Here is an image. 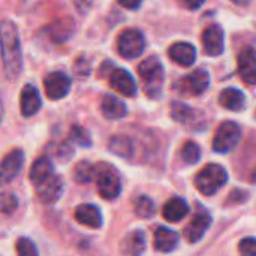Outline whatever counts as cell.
I'll return each mask as SVG.
<instances>
[{
	"label": "cell",
	"mask_w": 256,
	"mask_h": 256,
	"mask_svg": "<svg viewBox=\"0 0 256 256\" xmlns=\"http://www.w3.org/2000/svg\"><path fill=\"white\" fill-rule=\"evenodd\" d=\"M22 162H24V153L21 150L9 152L2 160V182L8 183L12 178H15L22 168Z\"/></svg>",
	"instance_id": "9a60e30c"
},
{
	"label": "cell",
	"mask_w": 256,
	"mask_h": 256,
	"mask_svg": "<svg viewBox=\"0 0 256 256\" xmlns=\"http://www.w3.org/2000/svg\"><path fill=\"white\" fill-rule=\"evenodd\" d=\"M210 226H212V216L206 210L198 212L192 218V220L186 225L183 236H184L188 243L194 244V243H198L204 237V234L208 231Z\"/></svg>",
	"instance_id": "9c48e42d"
},
{
	"label": "cell",
	"mask_w": 256,
	"mask_h": 256,
	"mask_svg": "<svg viewBox=\"0 0 256 256\" xmlns=\"http://www.w3.org/2000/svg\"><path fill=\"white\" fill-rule=\"evenodd\" d=\"M100 111L102 116L108 120H120L126 116L128 110L126 105L116 96L105 94L100 102Z\"/></svg>",
	"instance_id": "ffe728a7"
},
{
	"label": "cell",
	"mask_w": 256,
	"mask_h": 256,
	"mask_svg": "<svg viewBox=\"0 0 256 256\" xmlns=\"http://www.w3.org/2000/svg\"><path fill=\"white\" fill-rule=\"evenodd\" d=\"M202 46L208 56H220L225 48L224 28L218 24L208 26L202 33Z\"/></svg>",
	"instance_id": "30bf717a"
},
{
	"label": "cell",
	"mask_w": 256,
	"mask_h": 256,
	"mask_svg": "<svg viewBox=\"0 0 256 256\" xmlns=\"http://www.w3.org/2000/svg\"><path fill=\"white\" fill-rule=\"evenodd\" d=\"M120 250L124 255H141L146 250V234L141 230L130 231L120 243Z\"/></svg>",
	"instance_id": "ac0fdd59"
},
{
	"label": "cell",
	"mask_w": 256,
	"mask_h": 256,
	"mask_svg": "<svg viewBox=\"0 0 256 256\" xmlns=\"http://www.w3.org/2000/svg\"><path fill=\"white\" fill-rule=\"evenodd\" d=\"M184 2H186L188 8H190V9H198V8H201V4H204L206 0H184Z\"/></svg>",
	"instance_id": "e575fe53"
},
{
	"label": "cell",
	"mask_w": 256,
	"mask_h": 256,
	"mask_svg": "<svg viewBox=\"0 0 256 256\" xmlns=\"http://www.w3.org/2000/svg\"><path fill=\"white\" fill-rule=\"evenodd\" d=\"M238 250L242 255L256 256V238H252V237L243 238L238 244Z\"/></svg>",
	"instance_id": "d6a6232c"
},
{
	"label": "cell",
	"mask_w": 256,
	"mask_h": 256,
	"mask_svg": "<svg viewBox=\"0 0 256 256\" xmlns=\"http://www.w3.org/2000/svg\"><path fill=\"white\" fill-rule=\"evenodd\" d=\"M96 186L98 192L104 200H116L120 192H122V182L117 172L108 166V165H100L96 171Z\"/></svg>",
	"instance_id": "5b68a950"
},
{
	"label": "cell",
	"mask_w": 256,
	"mask_h": 256,
	"mask_svg": "<svg viewBox=\"0 0 256 256\" xmlns=\"http://www.w3.org/2000/svg\"><path fill=\"white\" fill-rule=\"evenodd\" d=\"M96 171L98 168H94L90 162L82 160L76 164L74 168V180L76 183H88L96 177Z\"/></svg>",
	"instance_id": "4316f807"
},
{
	"label": "cell",
	"mask_w": 256,
	"mask_h": 256,
	"mask_svg": "<svg viewBox=\"0 0 256 256\" xmlns=\"http://www.w3.org/2000/svg\"><path fill=\"white\" fill-rule=\"evenodd\" d=\"M142 0H118V3L126 9H138Z\"/></svg>",
	"instance_id": "836d02e7"
},
{
	"label": "cell",
	"mask_w": 256,
	"mask_h": 256,
	"mask_svg": "<svg viewBox=\"0 0 256 256\" xmlns=\"http://www.w3.org/2000/svg\"><path fill=\"white\" fill-rule=\"evenodd\" d=\"M231 2L236 3V4H240V6H246V4L250 3V0H231Z\"/></svg>",
	"instance_id": "d590c367"
},
{
	"label": "cell",
	"mask_w": 256,
	"mask_h": 256,
	"mask_svg": "<svg viewBox=\"0 0 256 256\" xmlns=\"http://www.w3.org/2000/svg\"><path fill=\"white\" fill-rule=\"evenodd\" d=\"M244 94L243 92H240L238 88L234 87H228L225 90H222L220 96H219V102L224 108L231 110V111H240L244 108Z\"/></svg>",
	"instance_id": "603a6c76"
},
{
	"label": "cell",
	"mask_w": 256,
	"mask_h": 256,
	"mask_svg": "<svg viewBox=\"0 0 256 256\" xmlns=\"http://www.w3.org/2000/svg\"><path fill=\"white\" fill-rule=\"evenodd\" d=\"M138 75L142 81V87L147 96L158 98L164 87L165 72L164 66L156 57H148L138 64Z\"/></svg>",
	"instance_id": "7a4b0ae2"
},
{
	"label": "cell",
	"mask_w": 256,
	"mask_h": 256,
	"mask_svg": "<svg viewBox=\"0 0 256 256\" xmlns=\"http://www.w3.org/2000/svg\"><path fill=\"white\" fill-rule=\"evenodd\" d=\"M208 84H210L208 72L204 70V69H196L192 74H189L184 78H182L180 81H177L174 84V87L182 94L198 96V94L204 93L208 88Z\"/></svg>",
	"instance_id": "52a82bcc"
},
{
	"label": "cell",
	"mask_w": 256,
	"mask_h": 256,
	"mask_svg": "<svg viewBox=\"0 0 256 256\" xmlns=\"http://www.w3.org/2000/svg\"><path fill=\"white\" fill-rule=\"evenodd\" d=\"M110 150L124 159H130L134 154V146L132 141L124 135H116L110 140Z\"/></svg>",
	"instance_id": "484cf974"
},
{
	"label": "cell",
	"mask_w": 256,
	"mask_h": 256,
	"mask_svg": "<svg viewBox=\"0 0 256 256\" xmlns=\"http://www.w3.org/2000/svg\"><path fill=\"white\" fill-rule=\"evenodd\" d=\"M16 254L20 256H36L38 255V249L32 240L22 237L16 242Z\"/></svg>",
	"instance_id": "4dcf8cb0"
},
{
	"label": "cell",
	"mask_w": 256,
	"mask_h": 256,
	"mask_svg": "<svg viewBox=\"0 0 256 256\" xmlns=\"http://www.w3.org/2000/svg\"><path fill=\"white\" fill-rule=\"evenodd\" d=\"M51 176H54V165L51 162L50 158H39L33 162V165L30 166V172H28V177H30V182L36 186L42 182H45L46 178H50Z\"/></svg>",
	"instance_id": "44dd1931"
},
{
	"label": "cell",
	"mask_w": 256,
	"mask_h": 256,
	"mask_svg": "<svg viewBox=\"0 0 256 256\" xmlns=\"http://www.w3.org/2000/svg\"><path fill=\"white\" fill-rule=\"evenodd\" d=\"M182 159L188 164V165H194L201 159V150L200 146L194 141H188L183 148H182Z\"/></svg>",
	"instance_id": "f1b7e54d"
},
{
	"label": "cell",
	"mask_w": 256,
	"mask_h": 256,
	"mask_svg": "<svg viewBox=\"0 0 256 256\" xmlns=\"http://www.w3.org/2000/svg\"><path fill=\"white\" fill-rule=\"evenodd\" d=\"M242 140V129L236 122H224L213 138V148L218 153L232 152Z\"/></svg>",
	"instance_id": "277c9868"
},
{
	"label": "cell",
	"mask_w": 256,
	"mask_h": 256,
	"mask_svg": "<svg viewBox=\"0 0 256 256\" xmlns=\"http://www.w3.org/2000/svg\"><path fill=\"white\" fill-rule=\"evenodd\" d=\"M171 116L176 122L184 126H189L190 123H196V111L182 102H174L171 105Z\"/></svg>",
	"instance_id": "cb8c5ba5"
},
{
	"label": "cell",
	"mask_w": 256,
	"mask_h": 256,
	"mask_svg": "<svg viewBox=\"0 0 256 256\" xmlns=\"http://www.w3.org/2000/svg\"><path fill=\"white\" fill-rule=\"evenodd\" d=\"M110 84L111 87L118 92L120 94L130 98L136 93V84L132 78V75L126 69H112L110 74Z\"/></svg>",
	"instance_id": "4fadbf2b"
},
{
	"label": "cell",
	"mask_w": 256,
	"mask_h": 256,
	"mask_svg": "<svg viewBox=\"0 0 256 256\" xmlns=\"http://www.w3.org/2000/svg\"><path fill=\"white\" fill-rule=\"evenodd\" d=\"M178 244V234L165 226H159L154 231V249L162 254L172 252Z\"/></svg>",
	"instance_id": "d6986e66"
},
{
	"label": "cell",
	"mask_w": 256,
	"mask_h": 256,
	"mask_svg": "<svg viewBox=\"0 0 256 256\" xmlns=\"http://www.w3.org/2000/svg\"><path fill=\"white\" fill-rule=\"evenodd\" d=\"M189 213V206L183 198H171L162 208V216L168 222H178Z\"/></svg>",
	"instance_id": "7402d4cb"
},
{
	"label": "cell",
	"mask_w": 256,
	"mask_h": 256,
	"mask_svg": "<svg viewBox=\"0 0 256 256\" xmlns=\"http://www.w3.org/2000/svg\"><path fill=\"white\" fill-rule=\"evenodd\" d=\"M34 188H36L38 198H39L44 204H52V202H56V201L62 196V194H63V180L54 174V176H51L50 178H46L45 182L36 184Z\"/></svg>",
	"instance_id": "7c38bea8"
},
{
	"label": "cell",
	"mask_w": 256,
	"mask_h": 256,
	"mask_svg": "<svg viewBox=\"0 0 256 256\" xmlns=\"http://www.w3.org/2000/svg\"><path fill=\"white\" fill-rule=\"evenodd\" d=\"M75 219L78 224H81L87 228H92V230H98L102 226V213L93 204L78 206L75 210Z\"/></svg>",
	"instance_id": "2e32d148"
},
{
	"label": "cell",
	"mask_w": 256,
	"mask_h": 256,
	"mask_svg": "<svg viewBox=\"0 0 256 256\" xmlns=\"http://www.w3.org/2000/svg\"><path fill=\"white\" fill-rule=\"evenodd\" d=\"M69 138L81 147H90L92 146V136H90L88 130L81 128V126H72L70 132H69Z\"/></svg>",
	"instance_id": "f546056e"
},
{
	"label": "cell",
	"mask_w": 256,
	"mask_h": 256,
	"mask_svg": "<svg viewBox=\"0 0 256 256\" xmlns=\"http://www.w3.org/2000/svg\"><path fill=\"white\" fill-rule=\"evenodd\" d=\"M40 108V96L34 86L26 84L20 94V110L24 117L34 116Z\"/></svg>",
	"instance_id": "5bb4252c"
},
{
	"label": "cell",
	"mask_w": 256,
	"mask_h": 256,
	"mask_svg": "<svg viewBox=\"0 0 256 256\" xmlns=\"http://www.w3.org/2000/svg\"><path fill=\"white\" fill-rule=\"evenodd\" d=\"M70 78L63 72H51L44 80V88L50 99H62L70 90Z\"/></svg>",
	"instance_id": "ba28073f"
},
{
	"label": "cell",
	"mask_w": 256,
	"mask_h": 256,
	"mask_svg": "<svg viewBox=\"0 0 256 256\" xmlns=\"http://www.w3.org/2000/svg\"><path fill=\"white\" fill-rule=\"evenodd\" d=\"M146 46L144 36L136 28H126L120 33L117 40L118 52L123 58H135L142 54Z\"/></svg>",
	"instance_id": "8992f818"
},
{
	"label": "cell",
	"mask_w": 256,
	"mask_h": 256,
	"mask_svg": "<svg viewBox=\"0 0 256 256\" xmlns=\"http://www.w3.org/2000/svg\"><path fill=\"white\" fill-rule=\"evenodd\" d=\"M228 182V172L224 166L218 164H208L206 165L195 177V186L196 189L206 195L212 196L216 192H219Z\"/></svg>",
	"instance_id": "3957f363"
},
{
	"label": "cell",
	"mask_w": 256,
	"mask_h": 256,
	"mask_svg": "<svg viewBox=\"0 0 256 256\" xmlns=\"http://www.w3.org/2000/svg\"><path fill=\"white\" fill-rule=\"evenodd\" d=\"M2 60L6 78L16 80L22 69V57L18 32L10 21L2 22Z\"/></svg>",
	"instance_id": "6da1fadb"
},
{
	"label": "cell",
	"mask_w": 256,
	"mask_h": 256,
	"mask_svg": "<svg viewBox=\"0 0 256 256\" xmlns=\"http://www.w3.org/2000/svg\"><path fill=\"white\" fill-rule=\"evenodd\" d=\"M74 27H75L74 21H72L70 18H64V20L56 21V22L50 27L48 32H50L51 39H54V42H63V40H66V39L72 34Z\"/></svg>",
	"instance_id": "d4e9b609"
},
{
	"label": "cell",
	"mask_w": 256,
	"mask_h": 256,
	"mask_svg": "<svg viewBox=\"0 0 256 256\" xmlns=\"http://www.w3.org/2000/svg\"><path fill=\"white\" fill-rule=\"evenodd\" d=\"M238 74L242 80L249 84L256 86V50L252 46L244 48L238 54Z\"/></svg>",
	"instance_id": "8fae6325"
},
{
	"label": "cell",
	"mask_w": 256,
	"mask_h": 256,
	"mask_svg": "<svg viewBox=\"0 0 256 256\" xmlns=\"http://www.w3.org/2000/svg\"><path fill=\"white\" fill-rule=\"evenodd\" d=\"M18 202H16V198L10 194H2V198H0V207H2V213L3 214H9L12 213L15 208H16Z\"/></svg>",
	"instance_id": "1f68e13d"
},
{
	"label": "cell",
	"mask_w": 256,
	"mask_h": 256,
	"mask_svg": "<svg viewBox=\"0 0 256 256\" xmlns=\"http://www.w3.org/2000/svg\"><path fill=\"white\" fill-rule=\"evenodd\" d=\"M134 208H135V213H136L140 218H144V219L152 218V216L154 214V212H156L154 202H153L148 196H146V195H142V196H140V198L135 200Z\"/></svg>",
	"instance_id": "83f0119b"
},
{
	"label": "cell",
	"mask_w": 256,
	"mask_h": 256,
	"mask_svg": "<svg viewBox=\"0 0 256 256\" xmlns=\"http://www.w3.org/2000/svg\"><path fill=\"white\" fill-rule=\"evenodd\" d=\"M168 54L172 62H176L177 64H182V66H192L196 58V51H195L194 45H190L188 42H177V44L171 45L168 50Z\"/></svg>",
	"instance_id": "e0dca14e"
}]
</instances>
